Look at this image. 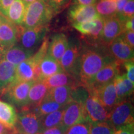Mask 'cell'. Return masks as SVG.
Instances as JSON below:
<instances>
[{"label":"cell","mask_w":134,"mask_h":134,"mask_svg":"<svg viewBox=\"0 0 134 134\" xmlns=\"http://www.w3.org/2000/svg\"><path fill=\"white\" fill-rule=\"evenodd\" d=\"M103 46L92 45L81 47L78 81L85 88L90 85L95 75L104 65L115 60Z\"/></svg>","instance_id":"6da1fadb"},{"label":"cell","mask_w":134,"mask_h":134,"mask_svg":"<svg viewBox=\"0 0 134 134\" xmlns=\"http://www.w3.org/2000/svg\"><path fill=\"white\" fill-rule=\"evenodd\" d=\"M54 12L43 0H36L27 4L22 26L27 29L46 26Z\"/></svg>","instance_id":"7a4b0ae2"},{"label":"cell","mask_w":134,"mask_h":134,"mask_svg":"<svg viewBox=\"0 0 134 134\" xmlns=\"http://www.w3.org/2000/svg\"><path fill=\"white\" fill-rule=\"evenodd\" d=\"M133 105L131 100L127 99L119 102L109 113L107 122L116 130L121 127L134 124Z\"/></svg>","instance_id":"3957f363"},{"label":"cell","mask_w":134,"mask_h":134,"mask_svg":"<svg viewBox=\"0 0 134 134\" xmlns=\"http://www.w3.org/2000/svg\"><path fill=\"white\" fill-rule=\"evenodd\" d=\"M81 47L82 44L79 40L76 38H70L68 39L66 50L60 61L63 71L72 75L78 81Z\"/></svg>","instance_id":"277c9868"},{"label":"cell","mask_w":134,"mask_h":134,"mask_svg":"<svg viewBox=\"0 0 134 134\" xmlns=\"http://www.w3.org/2000/svg\"><path fill=\"white\" fill-rule=\"evenodd\" d=\"M14 131L19 134H42L40 119L33 111L23 110L17 114Z\"/></svg>","instance_id":"5b68a950"},{"label":"cell","mask_w":134,"mask_h":134,"mask_svg":"<svg viewBox=\"0 0 134 134\" xmlns=\"http://www.w3.org/2000/svg\"><path fill=\"white\" fill-rule=\"evenodd\" d=\"M48 31L47 26H40L32 29H27L21 26L19 39L21 46L24 49L35 52L37 48L44 39Z\"/></svg>","instance_id":"8992f818"},{"label":"cell","mask_w":134,"mask_h":134,"mask_svg":"<svg viewBox=\"0 0 134 134\" xmlns=\"http://www.w3.org/2000/svg\"><path fill=\"white\" fill-rule=\"evenodd\" d=\"M85 122L91 123L85 109V103L72 100L65 107L62 125L68 129L76 124Z\"/></svg>","instance_id":"52a82bcc"},{"label":"cell","mask_w":134,"mask_h":134,"mask_svg":"<svg viewBox=\"0 0 134 134\" xmlns=\"http://www.w3.org/2000/svg\"><path fill=\"white\" fill-rule=\"evenodd\" d=\"M34 81L18 82L11 85L4 92L8 100L23 110H28L29 104V92Z\"/></svg>","instance_id":"ba28073f"},{"label":"cell","mask_w":134,"mask_h":134,"mask_svg":"<svg viewBox=\"0 0 134 134\" xmlns=\"http://www.w3.org/2000/svg\"><path fill=\"white\" fill-rule=\"evenodd\" d=\"M0 14V50H5L15 46L19 39L20 28Z\"/></svg>","instance_id":"9c48e42d"},{"label":"cell","mask_w":134,"mask_h":134,"mask_svg":"<svg viewBox=\"0 0 134 134\" xmlns=\"http://www.w3.org/2000/svg\"><path fill=\"white\" fill-rule=\"evenodd\" d=\"M123 32V23L116 15L105 18L99 42L102 46H108Z\"/></svg>","instance_id":"30bf717a"},{"label":"cell","mask_w":134,"mask_h":134,"mask_svg":"<svg viewBox=\"0 0 134 134\" xmlns=\"http://www.w3.org/2000/svg\"><path fill=\"white\" fill-rule=\"evenodd\" d=\"M88 91L94 95L109 112L119 103L113 80L103 86L88 90Z\"/></svg>","instance_id":"8fae6325"},{"label":"cell","mask_w":134,"mask_h":134,"mask_svg":"<svg viewBox=\"0 0 134 134\" xmlns=\"http://www.w3.org/2000/svg\"><path fill=\"white\" fill-rule=\"evenodd\" d=\"M120 64L115 60L104 65L95 75L90 85L86 88V90H93L113 81L115 77L119 74Z\"/></svg>","instance_id":"7c38bea8"},{"label":"cell","mask_w":134,"mask_h":134,"mask_svg":"<svg viewBox=\"0 0 134 134\" xmlns=\"http://www.w3.org/2000/svg\"><path fill=\"white\" fill-rule=\"evenodd\" d=\"M99 17L94 4L90 6L73 4L68 11V18L73 26L93 21Z\"/></svg>","instance_id":"4fadbf2b"},{"label":"cell","mask_w":134,"mask_h":134,"mask_svg":"<svg viewBox=\"0 0 134 134\" xmlns=\"http://www.w3.org/2000/svg\"><path fill=\"white\" fill-rule=\"evenodd\" d=\"M85 107L91 123L108 120L109 112L101 104L94 95L88 94L85 102Z\"/></svg>","instance_id":"5bb4252c"},{"label":"cell","mask_w":134,"mask_h":134,"mask_svg":"<svg viewBox=\"0 0 134 134\" xmlns=\"http://www.w3.org/2000/svg\"><path fill=\"white\" fill-rule=\"evenodd\" d=\"M108 48L110 55L120 63L133 60V48L120 36L110 43Z\"/></svg>","instance_id":"9a60e30c"},{"label":"cell","mask_w":134,"mask_h":134,"mask_svg":"<svg viewBox=\"0 0 134 134\" xmlns=\"http://www.w3.org/2000/svg\"><path fill=\"white\" fill-rule=\"evenodd\" d=\"M104 21V19L99 17L93 21L76 24L73 26L81 34L89 37L94 42H99L100 34L103 31Z\"/></svg>","instance_id":"2e32d148"},{"label":"cell","mask_w":134,"mask_h":134,"mask_svg":"<svg viewBox=\"0 0 134 134\" xmlns=\"http://www.w3.org/2000/svg\"><path fill=\"white\" fill-rule=\"evenodd\" d=\"M16 71V65L0 58V95L15 83Z\"/></svg>","instance_id":"e0dca14e"},{"label":"cell","mask_w":134,"mask_h":134,"mask_svg":"<svg viewBox=\"0 0 134 134\" xmlns=\"http://www.w3.org/2000/svg\"><path fill=\"white\" fill-rule=\"evenodd\" d=\"M34 54L32 52L24 49L21 46H14L5 50H0V58L18 66Z\"/></svg>","instance_id":"ac0fdd59"},{"label":"cell","mask_w":134,"mask_h":134,"mask_svg":"<svg viewBox=\"0 0 134 134\" xmlns=\"http://www.w3.org/2000/svg\"><path fill=\"white\" fill-rule=\"evenodd\" d=\"M68 44V39L65 34H55L52 37L51 41L48 43L47 53L60 62L66 50Z\"/></svg>","instance_id":"d6986e66"},{"label":"cell","mask_w":134,"mask_h":134,"mask_svg":"<svg viewBox=\"0 0 134 134\" xmlns=\"http://www.w3.org/2000/svg\"><path fill=\"white\" fill-rule=\"evenodd\" d=\"M118 101L127 99L133 93L134 83L128 79L126 75L118 74L113 80Z\"/></svg>","instance_id":"ffe728a7"},{"label":"cell","mask_w":134,"mask_h":134,"mask_svg":"<svg viewBox=\"0 0 134 134\" xmlns=\"http://www.w3.org/2000/svg\"><path fill=\"white\" fill-rule=\"evenodd\" d=\"M73 88V86H63L50 88L46 96L54 100L62 106L65 107L73 100L72 92Z\"/></svg>","instance_id":"44dd1931"},{"label":"cell","mask_w":134,"mask_h":134,"mask_svg":"<svg viewBox=\"0 0 134 134\" xmlns=\"http://www.w3.org/2000/svg\"><path fill=\"white\" fill-rule=\"evenodd\" d=\"M44 83L49 89L58 86H77L81 85L75 77L65 71L60 72L48 77L44 80Z\"/></svg>","instance_id":"7402d4cb"},{"label":"cell","mask_w":134,"mask_h":134,"mask_svg":"<svg viewBox=\"0 0 134 134\" xmlns=\"http://www.w3.org/2000/svg\"><path fill=\"white\" fill-rule=\"evenodd\" d=\"M48 90L49 88L43 80L34 81L29 92L28 110L30 108H32L41 103L46 97Z\"/></svg>","instance_id":"603a6c76"},{"label":"cell","mask_w":134,"mask_h":134,"mask_svg":"<svg viewBox=\"0 0 134 134\" xmlns=\"http://www.w3.org/2000/svg\"><path fill=\"white\" fill-rule=\"evenodd\" d=\"M41 76L39 80H44L52 75L63 71L60 62L50 56L48 53L44 57L39 65Z\"/></svg>","instance_id":"cb8c5ba5"},{"label":"cell","mask_w":134,"mask_h":134,"mask_svg":"<svg viewBox=\"0 0 134 134\" xmlns=\"http://www.w3.org/2000/svg\"><path fill=\"white\" fill-rule=\"evenodd\" d=\"M26 6L27 5L22 0H14L8 9L5 16L13 24L17 26H22Z\"/></svg>","instance_id":"d4e9b609"},{"label":"cell","mask_w":134,"mask_h":134,"mask_svg":"<svg viewBox=\"0 0 134 134\" xmlns=\"http://www.w3.org/2000/svg\"><path fill=\"white\" fill-rule=\"evenodd\" d=\"M35 65L31 57L16 66L15 83L35 81Z\"/></svg>","instance_id":"484cf974"},{"label":"cell","mask_w":134,"mask_h":134,"mask_svg":"<svg viewBox=\"0 0 134 134\" xmlns=\"http://www.w3.org/2000/svg\"><path fill=\"white\" fill-rule=\"evenodd\" d=\"M16 109L12 105L0 100V122L9 129H14L17 120Z\"/></svg>","instance_id":"4316f807"},{"label":"cell","mask_w":134,"mask_h":134,"mask_svg":"<svg viewBox=\"0 0 134 134\" xmlns=\"http://www.w3.org/2000/svg\"><path fill=\"white\" fill-rule=\"evenodd\" d=\"M64 108L65 107L57 110H55L53 113L39 117L42 131L61 124Z\"/></svg>","instance_id":"83f0119b"},{"label":"cell","mask_w":134,"mask_h":134,"mask_svg":"<svg viewBox=\"0 0 134 134\" xmlns=\"http://www.w3.org/2000/svg\"><path fill=\"white\" fill-rule=\"evenodd\" d=\"M63 108L64 107L46 96L38 104L34 107L33 112L38 117H41Z\"/></svg>","instance_id":"f1b7e54d"},{"label":"cell","mask_w":134,"mask_h":134,"mask_svg":"<svg viewBox=\"0 0 134 134\" xmlns=\"http://www.w3.org/2000/svg\"><path fill=\"white\" fill-rule=\"evenodd\" d=\"M95 9L99 16L105 18L115 16L117 12L116 1L109 0H97Z\"/></svg>","instance_id":"f546056e"},{"label":"cell","mask_w":134,"mask_h":134,"mask_svg":"<svg viewBox=\"0 0 134 134\" xmlns=\"http://www.w3.org/2000/svg\"><path fill=\"white\" fill-rule=\"evenodd\" d=\"M115 131L107 121L90 124V134H114Z\"/></svg>","instance_id":"4dcf8cb0"},{"label":"cell","mask_w":134,"mask_h":134,"mask_svg":"<svg viewBox=\"0 0 134 134\" xmlns=\"http://www.w3.org/2000/svg\"><path fill=\"white\" fill-rule=\"evenodd\" d=\"M119 19L122 23L133 18L134 16V0H129L126 3L122 9V12L119 14L117 15Z\"/></svg>","instance_id":"1f68e13d"},{"label":"cell","mask_w":134,"mask_h":134,"mask_svg":"<svg viewBox=\"0 0 134 134\" xmlns=\"http://www.w3.org/2000/svg\"><path fill=\"white\" fill-rule=\"evenodd\" d=\"M90 122L76 124L70 127L65 134H90Z\"/></svg>","instance_id":"d6a6232c"},{"label":"cell","mask_w":134,"mask_h":134,"mask_svg":"<svg viewBox=\"0 0 134 134\" xmlns=\"http://www.w3.org/2000/svg\"><path fill=\"white\" fill-rule=\"evenodd\" d=\"M69 0H48L47 4L54 13H58L68 3Z\"/></svg>","instance_id":"836d02e7"},{"label":"cell","mask_w":134,"mask_h":134,"mask_svg":"<svg viewBox=\"0 0 134 134\" xmlns=\"http://www.w3.org/2000/svg\"><path fill=\"white\" fill-rule=\"evenodd\" d=\"M127 70L126 76L132 83H134V63L133 60L123 63Z\"/></svg>","instance_id":"e575fe53"},{"label":"cell","mask_w":134,"mask_h":134,"mask_svg":"<svg viewBox=\"0 0 134 134\" xmlns=\"http://www.w3.org/2000/svg\"><path fill=\"white\" fill-rule=\"evenodd\" d=\"M68 129L60 124L58 126L52 127L43 130L42 134H65Z\"/></svg>","instance_id":"d590c367"},{"label":"cell","mask_w":134,"mask_h":134,"mask_svg":"<svg viewBox=\"0 0 134 134\" xmlns=\"http://www.w3.org/2000/svg\"><path fill=\"white\" fill-rule=\"evenodd\" d=\"M124 40L128 43L132 48L134 47V32L132 31H124L120 35Z\"/></svg>","instance_id":"8d00e7d4"},{"label":"cell","mask_w":134,"mask_h":134,"mask_svg":"<svg viewBox=\"0 0 134 134\" xmlns=\"http://www.w3.org/2000/svg\"><path fill=\"white\" fill-rule=\"evenodd\" d=\"M134 124L121 127L115 131L114 134H134Z\"/></svg>","instance_id":"74e56055"},{"label":"cell","mask_w":134,"mask_h":134,"mask_svg":"<svg viewBox=\"0 0 134 134\" xmlns=\"http://www.w3.org/2000/svg\"><path fill=\"white\" fill-rule=\"evenodd\" d=\"M14 0H0V13L5 16L6 11Z\"/></svg>","instance_id":"f35d334b"},{"label":"cell","mask_w":134,"mask_h":134,"mask_svg":"<svg viewBox=\"0 0 134 134\" xmlns=\"http://www.w3.org/2000/svg\"><path fill=\"white\" fill-rule=\"evenodd\" d=\"M122 23H123L124 32L126 31H134V18L127 19Z\"/></svg>","instance_id":"ab89813d"},{"label":"cell","mask_w":134,"mask_h":134,"mask_svg":"<svg viewBox=\"0 0 134 134\" xmlns=\"http://www.w3.org/2000/svg\"><path fill=\"white\" fill-rule=\"evenodd\" d=\"M97 0H73V4L83 5V6H90L94 5L96 3Z\"/></svg>","instance_id":"60d3db41"},{"label":"cell","mask_w":134,"mask_h":134,"mask_svg":"<svg viewBox=\"0 0 134 134\" xmlns=\"http://www.w3.org/2000/svg\"><path fill=\"white\" fill-rule=\"evenodd\" d=\"M129 0H117L116 1V6H117V12L116 16L122 12V9L126 3L128 2Z\"/></svg>","instance_id":"b9f144b4"},{"label":"cell","mask_w":134,"mask_h":134,"mask_svg":"<svg viewBox=\"0 0 134 134\" xmlns=\"http://www.w3.org/2000/svg\"><path fill=\"white\" fill-rule=\"evenodd\" d=\"M14 131V129L8 128L0 122V134H11Z\"/></svg>","instance_id":"7bdbcfd3"},{"label":"cell","mask_w":134,"mask_h":134,"mask_svg":"<svg viewBox=\"0 0 134 134\" xmlns=\"http://www.w3.org/2000/svg\"><path fill=\"white\" fill-rule=\"evenodd\" d=\"M26 5L30 4V3L34 2V1H36V0H22Z\"/></svg>","instance_id":"ee69618b"},{"label":"cell","mask_w":134,"mask_h":134,"mask_svg":"<svg viewBox=\"0 0 134 134\" xmlns=\"http://www.w3.org/2000/svg\"><path fill=\"white\" fill-rule=\"evenodd\" d=\"M11 134H19V133H17V132H16L14 131H14H13L12 133H11Z\"/></svg>","instance_id":"f6af8a7d"},{"label":"cell","mask_w":134,"mask_h":134,"mask_svg":"<svg viewBox=\"0 0 134 134\" xmlns=\"http://www.w3.org/2000/svg\"><path fill=\"white\" fill-rule=\"evenodd\" d=\"M43 1H44V2H46V3H48V0H43Z\"/></svg>","instance_id":"bcb514c9"},{"label":"cell","mask_w":134,"mask_h":134,"mask_svg":"<svg viewBox=\"0 0 134 134\" xmlns=\"http://www.w3.org/2000/svg\"><path fill=\"white\" fill-rule=\"evenodd\" d=\"M109 1H117V0H109Z\"/></svg>","instance_id":"7dc6e473"},{"label":"cell","mask_w":134,"mask_h":134,"mask_svg":"<svg viewBox=\"0 0 134 134\" xmlns=\"http://www.w3.org/2000/svg\"><path fill=\"white\" fill-rule=\"evenodd\" d=\"M0 14H1V13H0Z\"/></svg>","instance_id":"c3c4849f"}]
</instances>
